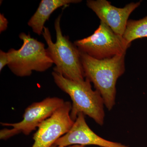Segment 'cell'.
I'll list each match as a JSON object with an SVG mask.
<instances>
[{
	"label": "cell",
	"instance_id": "cell-1",
	"mask_svg": "<svg viewBox=\"0 0 147 147\" xmlns=\"http://www.w3.org/2000/svg\"><path fill=\"white\" fill-rule=\"evenodd\" d=\"M80 53L85 79L93 84L102 96L105 107L110 111L116 104L117 81L125 71V55L98 60Z\"/></svg>",
	"mask_w": 147,
	"mask_h": 147
},
{
	"label": "cell",
	"instance_id": "cell-2",
	"mask_svg": "<svg viewBox=\"0 0 147 147\" xmlns=\"http://www.w3.org/2000/svg\"><path fill=\"white\" fill-rule=\"evenodd\" d=\"M54 82L62 91L69 96L72 101L70 116L74 121L82 113L92 119L98 125H104L105 107L104 100L97 90H92L91 82L85 79L77 82L65 78L62 74L53 71Z\"/></svg>",
	"mask_w": 147,
	"mask_h": 147
},
{
	"label": "cell",
	"instance_id": "cell-3",
	"mask_svg": "<svg viewBox=\"0 0 147 147\" xmlns=\"http://www.w3.org/2000/svg\"><path fill=\"white\" fill-rule=\"evenodd\" d=\"M61 16L62 14H60L55 21V42L52 40L49 28L45 27L43 30L42 35L48 46L47 53L55 65L54 71L69 80L77 82H83L85 79L80 51L68 37L63 34L61 26Z\"/></svg>",
	"mask_w": 147,
	"mask_h": 147
},
{
	"label": "cell",
	"instance_id": "cell-4",
	"mask_svg": "<svg viewBox=\"0 0 147 147\" xmlns=\"http://www.w3.org/2000/svg\"><path fill=\"white\" fill-rule=\"evenodd\" d=\"M19 37L23 41L18 50L11 48L7 52L10 59L7 66L14 75L20 77L30 76L33 71L44 72L52 67L53 62L42 42L21 33Z\"/></svg>",
	"mask_w": 147,
	"mask_h": 147
},
{
	"label": "cell",
	"instance_id": "cell-5",
	"mask_svg": "<svg viewBox=\"0 0 147 147\" xmlns=\"http://www.w3.org/2000/svg\"><path fill=\"white\" fill-rule=\"evenodd\" d=\"M74 44L79 51L98 60L125 55L130 46L123 36L116 34L102 21L92 34L76 40Z\"/></svg>",
	"mask_w": 147,
	"mask_h": 147
},
{
	"label": "cell",
	"instance_id": "cell-6",
	"mask_svg": "<svg viewBox=\"0 0 147 147\" xmlns=\"http://www.w3.org/2000/svg\"><path fill=\"white\" fill-rule=\"evenodd\" d=\"M64 102L60 98L48 97L40 102H33L25 109L21 121L15 123H1L3 126L11 127V128L1 129L0 139L6 140L20 133L29 135Z\"/></svg>",
	"mask_w": 147,
	"mask_h": 147
},
{
	"label": "cell",
	"instance_id": "cell-7",
	"mask_svg": "<svg viewBox=\"0 0 147 147\" xmlns=\"http://www.w3.org/2000/svg\"><path fill=\"white\" fill-rule=\"evenodd\" d=\"M71 107V102L65 101L50 117L40 125L34 134V142L32 147H50L69 131L74 122L70 116Z\"/></svg>",
	"mask_w": 147,
	"mask_h": 147
},
{
	"label": "cell",
	"instance_id": "cell-8",
	"mask_svg": "<svg viewBox=\"0 0 147 147\" xmlns=\"http://www.w3.org/2000/svg\"><path fill=\"white\" fill-rule=\"evenodd\" d=\"M141 4L131 3L123 8H118L106 0H88L87 5L94 11L100 21L108 25L116 34L122 36L130 14Z\"/></svg>",
	"mask_w": 147,
	"mask_h": 147
},
{
	"label": "cell",
	"instance_id": "cell-9",
	"mask_svg": "<svg viewBox=\"0 0 147 147\" xmlns=\"http://www.w3.org/2000/svg\"><path fill=\"white\" fill-rule=\"evenodd\" d=\"M54 145L64 146L79 145L102 147H129L119 142L103 139L96 134L88 125L85 115L82 113L78 115L69 131L58 139Z\"/></svg>",
	"mask_w": 147,
	"mask_h": 147
},
{
	"label": "cell",
	"instance_id": "cell-10",
	"mask_svg": "<svg viewBox=\"0 0 147 147\" xmlns=\"http://www.w3.org/2000/svg\"><path fill=\"white\" fill-rule=\"evenodd\" d=\"M80 0H42L38 7L28 23L33 32L38 35H42L45 24L51 14L56 9L71 3H76Z\"/></svg>",
	"mask_w": 147,
	"mask_h": 147
},
{
	"label": "cell",
	"instance_id": "cell-11",
	"mask_svg": "<svg viewBox=\"0 0 147 147\" xmlns=\"http://www.w3.org/2000/svg\"><path fill=\"white\" fill-rule=\"evenodd\" d=\"M122 36L130 45L134 40L147 38V16L137 21L128 20Z\"/></svg>",
	"mask_w": 147,
	"mask_h": 147
},
{
	"label": "cell",
	"instance_id": "cell-12",
	"mask_svg": "<svg viewBox=\"0 0 147 147\" xmlns=\"http://www.w3.org/2000/svg\"><path fill=\"white\" fill-rule=\"evenodd\" d=\"M10 63L8 54L3 50H0V71H1L5 66L8 65Z\"/></svg>",
	"mask_w": 147,
	"mask_h": 147
},
{
	"label": "cell",
	"instance_id": "cell-13",
	"mask_svg": "<svg viewBox=\"0 0 147 147\" xmlns=\"http://www.w3.org/2000/svg\"><path fill=\"white\" fill-rule=\"evenodd\" d=\"M8 21L3 14L0 13V33H1L7 29Z\"/></svg>",
	"mask_w": 147,
	"mask_h": 147
},
{
	"label": "cell",
	"instance_id": "cell-14",
	"mask_svg": "<svg viewBox=\"0 0 147 147\" xmlns=\"http://www.w3.org/2000/svg\"><path fill=\"white\" fill-rule=\"evenodd\" d=\"M86 146H83V145H71V146H55L53 145L50 147H85Z\"/></svg>",
	"mask_w": 147,
	"mask_h": 147
},
{
	"label": "cell",
	"instance_id": "cell-15",
	"mask_svg": "<svg viewBox=\"0 0 147 147\" xmlns=\"http://www.w3.org/2000/svg\"><path fill=\"white\" fill-rule=\"evenodd\" d=\"M93 147H98V146H94Z\"/></svg>",
	"mask_w": 147,
	"mask_h": 147
}]
</instances>
